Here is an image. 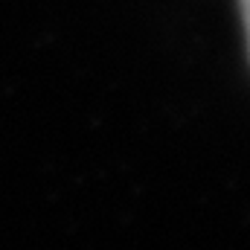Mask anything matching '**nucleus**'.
Returning <instances> with one entry per match:
<instances>
[{
  "label": "nucleus",
  "instance_id": "nucleus-1",
  "mask_svg": "<svg viewBox=\"0 0 250 250\" xmlns=\"http://www.w3.org/2000/svg\"><path fill=\"white\" fill-rule=\"evenodd\" d=\"M242 15H245V26H248V47H250V0H242Z\"/></svg>",
  "mask_w": 250,
  "mask_h": 250
}]
</instances>
